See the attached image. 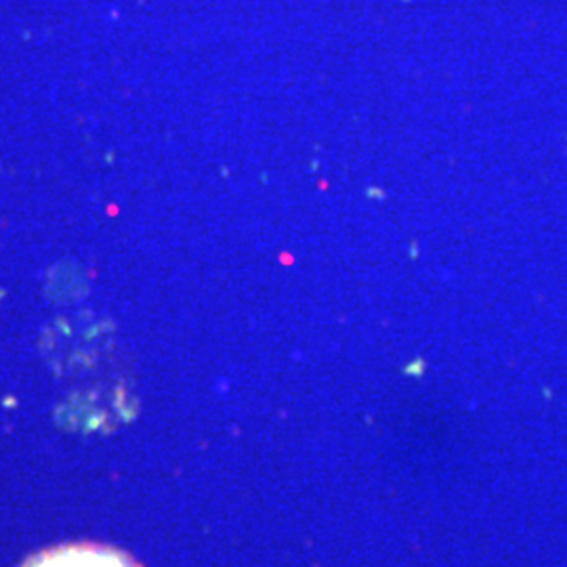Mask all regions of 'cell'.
<instances>
[{
	"label": "cell",
	"instance_id": "obj_1",
	"mask_svg": "<svg viewBox=\"0 0 567 567\" xmlns=\"http://www.w3.org/2000/svg\"><path fill=\"white\" fill-rule=\"evenodd\" d=\"M25 567H139L124 553L99 544H67L34 557Z\"/></svg>",
	"mask_w": 567,
	"mask_h": 567
}]
</instances>
